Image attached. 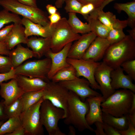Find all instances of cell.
Returning a JSON list of instances; mask_svg holds the SVG:
<instances>
[{
	"label": "cell",
	"instance_id": "6da1fadb",
	"mask_svg": "<svg viewBox=\"0 0 135 135\" xmlns=\"http://www.w3.org/2000/svg\"><path fill=\"white\" fill-rule=\"evenodd\" d=\"M135 59V40L127 35L121 40L110 44L106 50L102 62L113 69L124 62Z\"/></svg>",
	"mask_w": 135,
	"mask_h": 135
},
{
	"label": "cell",
	"instance_id": "7a4b0ae2",
	"mask_svg": "<svg viewBox=\"0 0 135 135\" xmlns=\"http://www.w3.org/2000/svg\"><path fill=\"white\" fill-rule=\"evenodd\" d=\"M69 91L64 123L73 126L80 132L87 129L94 132V129L88 124L86 119L89 110L88 102L86 100L82 101L76 94Z\"/></svg>",
	"mask_w": 135,
	"mask_h": 135
},
{
	"label": "cell",
	"instance_id": "3957f363",
	"mask_svg": "<svg viewBox=\"0 0 135 135\" xmlns=\"http://www.w3.org/2000/svg\"><path fill=\"white\" fill-rule=\"evenodd\" d=\"M134 94L127 89L116 90L101 103L102 112L116 117L128 115Z\"/></svg>",
	"mask_w": 135,
	"mask_h": 135
},
{
	"label": "cell",
	"instance_id": "277c9868",
	"mask_svg": "<svg viewBox=\"0 0 135 135\" xmlns=\"http://www.w3.org/2000/svg\"><path fill=\"white\" fill-rule=\"evenodd\" d=\"M0 6L4 9L22 16L34 23L44 26L50 25L46 14L37 6L24 4L16 0H0Z\"/></svg>",
	"mask_w": 135,
	"mask_h": 135
},
{
	"label": "cell",
	"instance_id": "5b68a950",
	"mask_svg": "<svg viewBox=\"0 0 135 135\" xmlns=\"http://www.w3.org/2000/svg\"><path fill=\"white\" fill-rule=\"evenodd\" d=\"M40 120L49 135H66L60 130L59 121L64 119V110L53 105L48 100H44L40 107Z\"/></svg>",
	"mask_w": 135,
	"mask_h": 135
},
{
	"label": "cell",
	"instance_id": "8992f818",
	"mask_svg": "<svg viewBox=\"0 0 135 135\" xmlns=\"http://www.w3.org/2000/svg\"><path fill=\"white\" fill-rule=\"evenodd\" d=\"M53 25L54 30L51 38V50L53 52H59L66 44L77 40L81 36L73 31L66 18H62Z\"/></svg>",
	"mask_w": 135,
	"mask_h": 135
},
{
	"label": "cell",
	"instance_id": "52a82bcc",
	"mask_svg": "<svg viewBox=\"0 0 135 135\" xmlns=\"http://www.w3.org/2000/svg\"><path fill=\"white\" fill-rule=\"evenodd\" d=\"M43 100L42 98L38 102L22 112L19 116L26 135L44 134L40 113V106Z\"/></svg>",
	"mask_w": 135,
	"mask_h": 135
},
{
	"label": "cell",
	"instance_id": "ba28073f",
	"mask_svg": "<svg viewBox=\"0 0 135 135\" xmlns=\"http://www.w3.org/2000/svg\"><path fill=\"white\" fill-rule=\"evenodd\" d=\"M51 64V59L47 57L41 60H28L15 68V72L16 75L48 80L47 76Z\"/></svg>",
	"mask_w": 135,
	"mask_h": 135
},
{
	"label": "cell",
	"instance_id": "9c48e42d",
	"mask_svg": "<svg viewBox=\"0 0 135 135\" xmlns=\"http://www.w3.org/2000/svg\"><path fill=\"white\" fill-rule=\"evenodd\" d=\"M70 91L59 83L48 82L44 89L42 98L48 100L54 106L63 109L64 111V118L67 108Z\"/></svg>",
	"mask_w": 135,
	"mask_h": 135
},
{
	"label": "cell",
	"instance_id": "30bf717a",
	"mask_svg": "<svg viewBox=\"0 0 135 135\" xmlns=\"http://www.w3.org/2000/svg\"><path fill=\"white\" fill-rule=\"evenodd\" d=\"M67 61L75 69L77 77H83L89 82L92 88L95 90H100V86L95 80L94 74L100 62H95L82 58L76 59L68 58Z\"/></svg>",
	"mask_w": 135,
	"mask_h": 135
},
{
	"label": "cell",
	"instance_id": "8fae6325",
	"mask_svg": "<svg viewBox=\"0 0 135 135\" xmlns=\"http://www.w3.org/2000/svg\"><path fill=\"white\" fill-rule=\"evenodd\" d=\"M58 83L76 94L84 102L87 98L102 95L91 88L89 82L84 78L77 77L72 80Z\"/></svg>",
	"mask_w": 135,
	"mask_h": 135
},
{
	"label": "cell",
	"instance_id": "7c38bea8",
	"mask_svg": "<svg viewBox=\"0 0 135 135\" xmlns=\"http://www.w3.org/2000/svg\"><path fill=\"white\" fill-rule=\"evenodd\" d=\"M113 69L102 62H100L94 72V78L100 86L104 101L116 91L111 84L110 74Z\"/></svg>",
	"mask_w": 135,
	"mask_h": 135
},
{
	"label": "cell",
	"instance_id": "4fadbf2b",
	"mask_svg": "<svg viewBox=\"0 0 135 135\" xmlns=\"http://www.w3.org/2000/svg\"><path fill=\"white\" fill-rule=\"evenodd\" d=\"M72 44L70 43L66 45L60 50L54 52L51 50L49 51L45 56L51 60L50 68L48 74L47 78L51 80L53 76L59 71L70 65L67 61L68 53Z\"/></svg>",
	"mask_w": 135,
	"mask_h": 135
},
{
	"label": "cell",
	"instance_id": "5bb4252c",
	"mask_svg": "<svg viewBox=\"0 0 135 135\" xmlns=\"http://www.w3.org/2000/svg\"><path fill=\"white\" fill-rule=\"evenodd\" d=\"M110 44L106 38L96 37L87 49L82 59L98 62L102 59Z\"/></svg>",
	"mask_w": 135,
	"mask_h": 135
},
{
	"label": "cell",
	"instance_id": "9a60e30c",
	"mask_svg": "<svg viewBox=\"0 0 135 135\" xmlns=\"http://www.w3.org/2000/svg\"><path fill=\"white\" fill-rule=\"evenodd\" d=\"M0 86V95L4 99L6 106L11 104L24 92L18 86L15 78L11 79L7 83H1Z\"/></svg>",
	"mask_w": 135,
	"mask_h": 135
},
{
	"label": "cell",
	"instance_id": "2e32d148",
	"mask_svg": "<svg viewBox=\"0 0 135 135\" xmlns=\"http://www.w3.org/2000/svg\"><path fill=\"white\" fill-rule=\"evenodd\" d=\"M93 32L83 34L72 44L69 50L68 58L76 59H82L90 44L96 37Z\"/></svg>",
	"mask_w": 135,
	"mask_h": 135
},
{
	"label": "cell",
	"instance_id": "e0dca14e",
	"mask_svg": "<svg viewBox=\"0 0 135 135\" xmlns=\"http://www.w3.org/2000/svg\"><path fill=\"white\" fill-rule=\"evenodd\" d=\"M21 23L25 28V33L27 38L31 36H40L43 38H51L54 27L52 25L44 26L34 22L23 17Z\"/></svg>",
	"mask_w": 135,
	"mask_h": 135
},
{
	"label": "cell",
	"instance_id": "ac0fdd59",
	"mask_svg": "<svg viewBox=\"0 0 135 135\" xmlns=\"http://www.w3.org/2000/svg\"><path fill=\"white\" fill-rule=\"evenodd\" d=\"M111 84L114 90L120 88L130 90L135 92V84L132 82L133 80L128 75H125L121 66L113 69L110 74Z\"/></svg>",
	"mask_w": 135,
	"mask_h": 135
},
{
	"label": "cell",
	"instance_id": "d6986e66",
	"mask_svg": "<svg viewBox=\"0 0 135 135\" xmlns=\"http://www.w3.org/2000/svg\"><path fill=\"white\" fill-rule=\"evenodd\" d=\"M86 100L89 106V110L86 119L88 124L91 125L96 122L103 123L101 104L104 101L102 95L86 98Z\"/></svg>",
	"mask_w": 135,
	"mask_h": 135
},
{
	"label": "cell",
	"instance_id": "ffe728a7",
	"mask_svg": "<svg viewBox=\"0 0 135 135\" xmlns=\"http://www.w3.org/2000/svg\"><path fill=\"white\" fill-rule=\"evenodd\" d=\"M26 44L32 49L36 58H40L51 50V38L32 36L28 38Z\"/></svg>",
	"mask_w": 135,
	"mask_h": 135
},
{
	"label": "cell",
	"instance_id": "44dd1931",
	"mask_svg": "<svg viewBox=\"0 0 135 135\" xmlns=\"http://www.w3.org/2000/svg\"><path fill=\"white\" fill-rule=\"evenodd\" d=\"M21 23L14 24V26L6 38L4 42L8 50L14 48L18 44H26L28 38L26 36L25 28Z\"/></svg>",
	"mask_w": 135,
	"mask_h": 135
},
{
	"label": "cell",
	"instance_id": "7402d4cb",
	"mask_svg": "<svg viewBox=\"0 0 135 135\" xmlns=\"http://www.w3.org/2000/svg\"><path fill=\"white\" fill-rule=\"evenodd\" d=\"M18 86L24 92L36 91L44 89L48 82L40 78H28L20 75H16L15 78Z\"/></svg>",
	"mask_w": 135,
	"mask_h": 135
},
{
	"label": "cell",
	"instance_id": "603a6c76",
	"mask_svg": "<svg viewBox=\"0 0 135 135\" xmlns=\"http://www.w3.org/2000/svg\"><path fill=\"white\" fill-rule=\"evenodd\" d=\"M93 12L97 18L104 25L110 29L116 28L123 29L128 26L127 20H120L116 18L115 15L110 12H105L103 10L98 8Z\"/></svg>",
	"mask_w": 135,
	"mask_h": 135
},
{
	"label": "cell",
	"instance_id": "cb8c5ba5",
	"mask_svg": "<svg viewBox=\"0 0 135 135\" xmlns=\"http://www.w3.org/2000/svg\"><path fill=\"white\" fill-rule=\"evenodd\" d=\"M8 56L14 68L26 60L32 57H36L32 50L23 46L21 44L17 45L15 49L10 50Z\"/></svg>",
	"mask_w": 135,
	"mask_h": 135
},
{
	"label": "cell",
	"instance_id": "d4e9b609",
	"mask_svg": "<svg viewBox=\"0 0 135 135\" xmlns=\"http://www.w3.org/2000/svg\"><path fill=\"white\" fill-rule=\"evenodd\" d=\"M84 18L88 22L91 32L94 34L97 37L106 38L111 29L102 23L93 12Z\"/></svg>",
	"mask_w": 135,
	"mask_h": 135
},
{
	"label": "cell",
	"instance_id": "484cf974",
	"mask_svg": "<svg viewBox=\"0 0 135 135\" xmlns=\"http://www.w3.org/2000/svg\"><path fill=\"white\" fill-rule=\"evenodd\" d=\"M128 115L121 117H116L102 112V117L103 122L118 130H125L128 128L129 120Z\"/></svg>",
	"mask_w": 135,
	"mask_h": 135
},
{
	"label": "cell",
	"instance_id": "4316f807",
	"mask_svg": "<svg viewBox=\"0 0 135 135\" xmlns=\"http://www.w3.org/2000/svg\"><path fill=\"white\" fill-rule=\"evenodd\" d=\"M114 8L118 12L122 11L125 12L128 16V25L132 28H135V1L126 3H116L114 4Z\"/></svg>",
	"mask_w": 135,
	"mask_h": 135
},
{
	"label": "cell",
	"instance_id": "83f0119b",
	"mask_svg": "<svg viewBox=\"0 0 135 135\" xmlns=\"http://www.w3.org/2000/svg\"><path fill=\"white\" fill-rule=\"evenodd\" d=\"M68 22L75 33L83 34L91 32L88 24L81 21L76 16V13H68Z\"/></svg>",
	"mask_w": 135,
	"mask_h": 135
},
{
	"label": "cell",
	"instance_id": "f1b7e54d",
	"mask_svg": "<svg viewBox=\"0 0 135 135\" xmlns=\"http://www.w3.org/2000/svg\"><path fill=\"white\" fill-rule=\"evenodd\" d=\"M77 77L76 70L72 66L60 70L53 76L52 81L54 82L68 81L74 80Z\"/></svg>",
	"mask_w": 135,
	"mask_h": 135
},
{
	"label": "cell",
	"instance_id": "f546056e",
	"mask_svg": "<svg viewBox=\"0 0 135 135\" xmlns=\"http://www.w3.org/2000/svg\"><path fill=\"white\" fill-rule=\"evenodd\" d=\"M44 89L24 92L20 97L23 104L22 112L38 101L42 98Z\"/></svg>",
	"mask_w": 135,
	"mask_h": 135
},
{
	"label": "cell",
	"instance_id": "4dcf8cb0",
	"mask_svg": "<svg viewBox=\"0 0 135 135\" xmlns=\"http://www.w3.org/2000/svg\"><path fill=\"white\" fill-rule=\"evenodd\" d=\"M22 127L19 116L10 117L4 122L0 128V135L12 133Z\"/></svg>",
	"mask_w": 135,
	"mask_h": 135
},
{
	"label": "cell",
	"instance_id": "1f68e13d",
	"mask_svg": "<svg viewBox=\"0 0 135 135\" xmlns=\"http://www.w3.org/2000/svg\"><path fill=\"white\" fill-rule=\"evenodd\" d=\"M21 20L19 15L4 9L0 11V30L5 24L11 22L21 23Z\"/></svg>",
	"mask_w": 135,
	"mask_h": 135
},
{
	"label": "cell",
	"instance_id": "d6a6232c",
	"mask_svg": "<svg viewBox=\"0 0 135 135\" xmlns=\"http://www.w3.org/2000/svg\"><path fill=\"white\" fill-rule=\"evenodd\" d=\"M22 110L23 104L20 97L5 108V112L8 119L12 117L19 116Z\"/></svg>",
	"mask_w": 135,
	"mask_h": 135
},
{
	"label": "cell",
	"instance_id": "836d02e7",
	"mask_svg": "<svg viewBox=\"0 0 135 135\" xmlns=\"http://www.w3.org/2000/svg\"><path fill=\"white\" fill-rule=\"evenodd\" d=\"M122 28H116L110 30L106 38L110 44L118 42L125 37L126 35L124 32Z\"/></svg>",
	"mask_w": 135,
	"mask_h": 135
},
{
	"label": "cell",
	"instance_id": "e575fe53",
	"mask_svg": "<svg viewBox=\"0 0 135 135\" xmlns=\"http://www.w3.org/2000/svg\"><path fill=\"white\" fill-rule=\"evenodd\" d=\"M64 9L68 13H79L80 10L83 5L78 0H66Z\"/></svg>",
	"mask_w": 135,
	"mask_h": 135
},
{
	"label": "cell",
	"instance_id": "d590c367",
	"mask_svg": "<svg viewBox=\"0 0 135 135\" xmlns=\"http://www.w3.org/2000/svg\"><path fill=\"white\" fill-rule=\"evenodd\" d=\"M124 71L132 79L135 81V59L129 60L123 63L121 65Z\"/></svg>",
	"mask_w": 135,
	"mask_h": 135
},
{
	"label": "cell",
	"instance_id": "8d00e7d4",
	"mask_svg": "<svg viewBox=\"0 0 135 135\" xmlns=\"http://www.w3.org/2000/svg\"><path fill=\"white\" fill-rule=\"evenodd\" d=\"M13 67L9 57L0 55V72L4 73L9 72Z\"/></svg>",
	"mask_w": 135,
	"mask_h": 135
},
{
	"label": "cell",
	"instance_id": "74e56055",
	"mask_svg": "<svg viewBox=\"0 0 135 135\" xmlns=\"http://www.w3.org/2000/svg\"><path fill=\"white\" fill-rule=\"evenodd\" d=\"M97 8L92 4L89 3L83 5L80 10L79 14L82 15L84 18Z\"/></svg>",
	"mask_w": 135,
	"mask_h": 135
},
{
	"label": "cell",
	"instance_id": "f35d334b",
	"mask_svg": "<svg viewBox=\"0 0 135 135\" xmlns=\"http://www.w3.org/2000/svg\"><path fill=\"white\" fill-rule=\"evenodd\" d=\"M16 76L15 72V68L12 67L9 72L0 74V84L4 81L15 78Z\"/></svg>",
	"mask_w": 135,
	"mask_h": 135
},
{
	"label": "cell",
	"instance_id": "ab89813d",
	"mask_svg": "<svg viewBox=\"0 0 135 135\" xmlns=\"http://www.w3.org/2000/svg\"><path fill=\"white\" fill-rule=\"evenodd\" d=\"M103 127L104 132L106 135H121L118 130L104 122Z\"/></svg>",
	"mask_w": 135,
	"mask_h": 135
},
{
	"label": "cell",
	"instance_id": "60d3db41",
	"mask_svg": "<svg viewBox=\"0 0 135 135\" xmlns=\"http://www.w3.org/2000/svg\"><path fill=\"white\" fill-rule=\"evenodd\" d=\"M13 26L14 24H12L0 30V41L5 40Z\"/></svg>",
	"mask_w": 135,
	"mask_h": 135
},
{
	"label": "cell",
	"instance_id": "b9f144b4",
	"mask_svg": "<svg viewBox=\"0 0 135 135\" xmlns=\"http://www.w3.org/2000/svg\"><path fill=\"white\" fill-rule=\"evenodd\" d=\"M118 131L121 135H135V126L131 123L129 119L128 128L125 130Z\"/></svg>",
	"mask_w": 135,
	"mask_h": 135
},
{
	"label": "cell",
	"instance_id": "7bdbcfd3",
	"mask_svg": "<svg viewBox=\"0 0 135 135\" xmlns=\"http://www.w3.org/2000/svg\"><path fill=\"white\" fill-rule=\"evenodd\" d=\"M48 18L50 26L58 22L62 18L60 13L58 11L54 14L50 15L48 16Z\"/></svg>",
	"mask_w": 135,
	"mask_h": 135
},
{
	"label": "cell",
	"instance_id": "ee69618b",
	"mask_svg": "<svg viewBox=\"0 0 135 135\" xmlns=\"http://www.w3.org/2000/svg\"><path fill=\"white\" fill-rule=\"evenodd\" d=\"M96 127V129L94 130L96 135H106L104 132L103 122H96L94 123Z\"/></svg>",
	"mask_w": 135,
	"mask_h": 135
},
{
	"label": "cell",
	"instance_id": "f6af8a7d",
	"mask_svg": "<svg viewBox=\"0 0 135 135\" xmlns=\"http://www.w3.org/2000/svg\"><path fill=\"white\" fill-rule=\"evenodd\" d=\"M83 5L89 3L94 4L97 8L100 7L104 0H78Z\"/></svg>",
	"mask_w": 135,
	"mask_h": 135
},
{
	"label": "cell",
	"instance_id": "bcb514c9",
	"mask_svg": "<svg viewBox=\"0 0 135 135\" xmlns=\"http://www.w3.org/2000/svg\"><path fill=\"white\" fill-rule=\"evenodd\" d=\"M4 100H2L0 102V121H5L8 118L5 112L6 106L4 103Z\"/></svg>",
	"mask_w": 135,
	"mask_h": 135
},
{
	"label": "cell",
	"instance_id": "7dc6e473",
	"mask_svg": "<svg viewBox=\"0 0 135 135\" xmlns=\"http://www.w3.org/2000/svg\"><path fill=\"white\" fill-rule=\"evenodd\" d=\"M10 51L8 48L4 41H0V55L8 56Z\"/></svg>",
	"mask_w": 135,
	"mask_h": 135
},
{
	"label": "cell",
	"instance_id": "c3c4849f",
	"mask_svg": "<svg viewBox=\"0 0 135 135\" xmlns=\"http://www.w3.org/2000/svg\"><path fill=\"white\" fill-rule=\"evenodd\" d=\"M6 135H26V132L24 128L22 126L18 128L12 132L7 134Z\"/></svg>",
	"mask_w": 135,
	"mask_h": 135
},
{
	"label": "cell",
	"instance_id": "681fc988",
	"mask_svg": "<svg viewBox=\"0 0 135 135\" xmlns=\"http://www.w3.org/2000/svg\"><path fill=\"white\" fill-rule=\"evenodd\" d=\"M18 2L26 5L34 6H37L36 0H16Z\"/></svg>",
	"mask_w": 135,
	"mask_h": 135
},
{
	"label": "cell",
	"instance_id": "f907efd6",
	"mask_svg": "<svg viewBox=\"0 0 135 135\" xmlns=\"http://www.w3.org/2000/svg\"><path fill=\"white\" fill-rule=\"evenodd\" d=\"M46 10L50 15L53 14L57 11V9L56 6L52 4H48L46 6Z\"/></svg>",
	"mask_w": 135,
	"mask_h": 135
},
{
	"label": "cell",
	"instance_id": "816d5d0a",
	"mask_svg": "<svg viewBox=\"0 0 135 135\" xmlns=\"http://www.w3.org/2000/svg\"><path fill=\"white\" fill-rule=\"evenodd\" d=\"M135 112V94H134L133 96L132 100L129 114H131Z\"/></svg>",
	"mask_w": 135,
	"mask_h": 135
},
{
	"label": "cell",
	"instance_id": "f5cc1de1",
	"mask_svg": "<svg viewBox=\"0 0 135 135\" xmlns=\"http://www.w3.org/2000/svg\"><path fill=\"white\" fill-rule=\"evenodd\" d=\"M128 116L131 123L135 126V112L129 114Z\"/></svg>",
	"mask_w": 135,
	"mask_h": 135
},
{
	"label": "cell",
	"instance_id": "db71d44e",
	"mask_svg": "<svg viewBox=\"0 0 135 135\" xmlns=\"http://www.w3.org/2000/svg\"><path fill=\"white\" fill-rule=\"evenodd\" d=\"M69 132L68 134L70 135H75L76 131L74 127L72 125H69Z\"/></svg>",
	"mask_w": 135,
	"mask_h": 135
},
{
	"label": "cell",
	"instance_id": "11a10c76",
	"mask_svg": "<svg viewBox=\"0 0 135 135\" xmlns=\"http://www.w3.org/2000/svg\"><path fill=\"white\" fill-rule=\"evenodd\" d=\"M114 0H104L101 6L98 8L101 10H103V8L107 4ZM133 0L135 1V0Z\"/></svg>",
	"mask_w": 135,
	"mask_h": 135
},
{
	"label": "cell",
	"instance_id": "9f6ffc18",
	"mask_svg": "<svg viewBox=\"0 0 135 135\" xmlns=\"http://www.w3.org/2000/svg\"><path fill=\"white\" fill-rule=\"evenodd\" d=\"M127 31L129 33V35L135 40V28H132L131 30H128Z\"/></svg>",
	"mask_w": 135,
	"mask_h": 135
},
{
	"label": "cell",
	"instance_id": "6f0895ef",
	"mask_svg": "<svg viewBox=\"0 0 135 135\" xmlns=\"http://www.w3.org/2000/svg\"><path fill=\"white\" fill-rule=\"evenodd\" d=\"M63 4L62 0H56L55 3L56 6L58 8H62Z\"/></svg>",
	"mask_w": 135,
	"mask_h": 135
},
{
	"label": "cell",
	"instance_id": "680465c9",
	"mask_svg": "<svg viewBox=\"0 0 135 135\" xmlns=\"http://www.w3.org/2000/svg\"><path fill=\"white\" fill-rule=\"evenodd\" d=\"M5 121L4 120H0V128L2 124Z\"/></svg>",
	"mask_w": 135,
	"mask_h": 135
},
{
	"label": "cell",
	"instance_id": "91938a15",
	"mask_svg": "<svg viewBox=\"0 0 135 135\" xmlns=\"http://www.w3.org/2000/svg\"><path fill=\"white\" fill-rule=\"evenodd\" d=\"M66 0H62V2L63 3V4L64 3V2H65V1Z\"/></svg>",
	"mask_w": 135,
	"mask_h": 135
},
{
	"label": "cell",
	"instance_id": "94428289",
	"mask_svg": "<svg viewBox=\"0 0 135 135\" xmlns=\"http://www.w3.org/2000/svg\"></svg>",
	"mask_w": 135,
	"mask_h": 135
}]
</instances>
